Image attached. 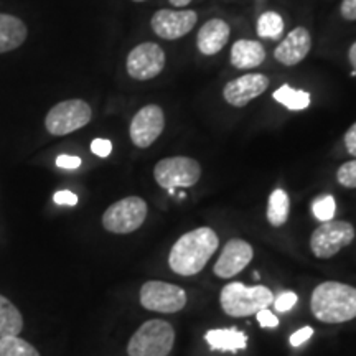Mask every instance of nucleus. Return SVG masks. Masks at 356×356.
I'll return each instance as SVG.
<instances>
[{
	"mask_svg": "<svg viewBox=\"0 0 356 356\" xmlns=\"http://www.w3.org/2000/svg\"><path fill=\"white\" fill-rule=\"evenodd\" d=\"M218 246H220V238L208 226L188 231L173 244L168 256V266L173 273L184 277L195 275L204 269Z\"/></svg>",
	"mask_w": 356,
	"mask_h": 356,
	"instance_id": "obj_1",
	"label": "nucleus"
},
{
	"mask_svg": "<svg viewBox=\"0 0 356 356\" xmlns=\"http://www.w3.org/2000/svg\"><path fill=\"white\" fill-rule=\"evenodd\" d=\"M314 317L323 323H345L356 318V289L327 280L315 287L310 297Z\"/></svg>",
	"mask_w": 356,
	"mask_h": 356,
	"instance_id": "obj_2",
	"label": "nucleus"
},
{
	"mask_svg": "<svg viewBox=\"0 0 356 356\" xmlns=\"http://www.w3.org/2000/svg\"><path fill=\"white\" fill-rule=\"evenodd\" d=\"M220 304L229 317H251L274 304V293L264 286L248 287L243 282H231L222 287Z\"/></svg>",
	"mask_w": 356,
	"mask_h": 356,
	"instance_id": "obj_3",
	"label": "nucleus"
},
{
	"mask_svg": "<svg viewBox=\"0 0 356 356\" xmlns=\"http://www.w3.org/2000/svg\"><path fill=\"white\" fill-rule=\"evenodd\" d=\"M175 345V330L165 320L154 318L140 325L127 343L129 356H167Z\"/></svg>",
	"mask_w": 356,
	"mask_h": 356,
	"instance_id": "obj_4",
	"label": "nucleus"
},
{
	"mask_svg": "<svg viewBox=\"0 0 356 356\" xmlns=\"http://www.w3.org/2000/svg\"><path fill=\"white\" fill-rule=\"evenodd\" d=\"M155 181L168 190V193H175V188H190L197 185L202 178V165L191 157H167L157 162L154 168Z\"/></svg>",
	"mask_w": 356,
	"mask_h": 356,
	"instance_id": "obj_5",
	"label": "nucleus"
},
{
	"mask_svg": "<svg viewBox=\"0 0 356 356\" xmlns=\"http://www.w3.org/2000/svg\"><path fill=\"white\" fill-rule=\"evenodd\" d=\"M92 119V109L83 99L61 101L48 111L44 127L51 136H68L88 126Z\"/></svg>",
	"mask_w": 356,
	"mask_h": 356,
	"instance_id": "obj_6",
	"label": "nucleus"
},
{
	"mask_svg": "<svg viewBox=\"0 0 356 356\" xmlns=\"http://www.w3.org/2000/svg\"><path fill=\"white\" fill-rule=\"evenodd\" d=\"M147 213V203L140 197H126L111 204L102 215V226L106 231L114 234L134 233L144 225Z\"/></svg>",
	"mask_w": 356,
	"mask_h": 356,
	"instance_id": "obj_7",
	"label": "nucleus"
},
{
	"mask_svg": "<svg viewBox=\"0 0 356 356\" xmlns=\"http://www.w3.org/2000/svg\"><path fill=\"white\" fill-rule=\"evenodd\" d=\"M355 228L348 221H325L310 236V249L318 259H330L355 239Z\"/></svg>",
	"mask_w": 356,
	"mask_h": 356,
	"instance_id": "obj_8",
	"label": "nucleus"
},
{
	"mask_svg": "<svg viewBox=\"0 0 356 356\" xmlns=\"http://www.w3.org/2000/svg\"><path fill=\"white\" fill-rule=\"evenodd\" d=\"M167 56L163 48L154 42H144L129 51L126 60L127 74L136 81L157 78L165 68Z\"/></svg>",
	"mask_w": 356,
	"mask_h": 356,
	"instance_id": "obj_9",
	"label": "nucleus"
},
{
	"mask_svg": "<svg viewBox=\"0 0 356 356\" xmlns=\"http://www.w3.org/2000/svg\"><path fill=\"white\" fill-rule=\"evenodd\" d=\"M140 305L159 314H177L186 305V292L162 280H149L140 289Z\"/></svg>",
	"mask_w": 356,
	"mask_h": 356,
	"instance_id": "obj_10",
	"label": "nucleus"
},
{
	"mask_svg": "<svg viewBox=\"0 0 356 356\" xmlns=\"http://www.w3.org/2000/svg\"><path fill=\"white\" fill-rule=\"evenodd\" d=\"M198 13L185 8H160L150 19V26L159 38L180 40L195 29Z\"/></svg>",
	"mask_w": 356,
	"mask_h": 356,
	"instance_id": "obj_11",
	"label": "nucleus"
},
{
	"mask_svg": "<svg viewBox=\"0 0 356 356\" xmlns=\"http://www.w3.org/2000/svg\"><path fill=\"white\" fill-rule=\"evenodd\" d=\"M163 129H165L163 109L157 104H147L132 118L129 136L134 145L139 149H147L162 136Z\"/></svg>",
	"mask_w": 356,
	"mask_h": 356,
	"instance_id": "obj_12",
	"label": "nucleus"
},
{
	"mask_svg": "<svg viewBox=\"0 0 356 356\" xmlns=\"http://www.w3.org/2000/svg\"><path fill=\"white\" fill-rule=\"evenodd\" d=\"M269 88V78L261 73H248L231 79L222 89V97L233 108H244L256 97L264 95Z\"/></svg>",
	"mask_w": 356,
	"mask_h": 356,
	"instance_id": "obj_13",
	"label": "nucleus"
},
{
	"mask_svg": "<svg viewBox=\"0 0 356 356\" xmlns=\"http://www.w3.org/2000/svg\"><path fill=\"white\" fill-rule=\"evenodd\" d=\"M252 257H254V249L251 244L244 239H231L218 257L213 273L220 279L234 277L243 269H246Z\"/></svg>",
	"mask_w": 356,
	"mask_h": 356,
	"instance_id": "obj_14",
	"label": "nucleus"
},
{
	"mask_svg": "<svg viewBox=\"0 0 356 356\" xmlns=\"http://www.w3.org/2000/svg\"><path fill=\"white\" fill-rule=\"evenodd\" d=\"M312 50V37L305 26H296L286 38L277 44L274 58L284 66H296L304 61Z\"/></svg>",
	"mask_w": 356,
	"mask_h": 356,
	"instance_id": "obj_15",
	"label": "nucleus"
},
{
	"mask_svg": "<svg viewBox=\"0 0 356 356\" xmlns=\"http://www.w3.org/2000/svg\"><path fill=\"white\" fill-rule=\"evenodd\" d=\"M231 29L228 22L222 19H211L204 22L197 35L198 51L204 56H213L220 53L228 44Z\"/></svg>",
	"mask_w": 356,
	"mask_h": 356,
	"instance_id": "obj_16",
	"label": "nucleus"
},
{
	"mask_svg": "<svg viewBox=\"0 0 356 356\" xmlns=\"http://www.w3.org/2000/svg\"><path fill=\"white\" fill-rule=\"evenodd\" d=\"M266 48L256 40H238L231 47L229 61L236 70H252L264 63Z\"/></svg>",
	"mask_w": 356,
	"mask_h": 356,
	"instance_id": "obj_17",
	"label": "nucleus"
},
{
	"mask_svg": "<svg viewBox=\"0 0 356 356\" xmlns=\"http://www.w3.org/2000/svg\"><path fill=\"white\" fill-rule=\"evenodd\" d=\"M29 29L19 17L0 13V55L13 51L25 43Z\"/></svg>",
	"mask_w": 356,
	"mask_h": 356,
	"instance_id": "obj_18",
	"label": "nucleus"
},
{
	"mask_svg": "<svg viewBox=\"0 0 356 356\" xmlns=\"http://www.w3.org/2000/svg\"><path fill=\"white\" fill-rule=\"evenodd\" d=\"M204 340H207L208 346L213 351L236 353V351L248 348V335L236 330V328H216V330H210L204 335Z\"/></svg>",
	"mask_w": 356,
	"mask_h": 356,
	"instance_id": "obj_19",
	"label": "nucleus"
},
{
	"mask_svg": "<svg viewBox=\"0 0 356 356\" xmlns=\"http://www.w3.org/2000/svg\"><path fill=\"white\" fill-rule=\"evenodd\" d=\"M24 330V317L20 310L7 297L0 296V338L19 337Z\"/></svg>",
	"mask_w": 356,
	"mask_h": 356,
	"instance_id": "obj_20",
	"label": "nucleus"
},
{
	"mask_svg": "<svg viewBox=\"0 0 356 356\" xmlns=\"http://www.w3.org/2000/svg\"><path fill=\"white\" fill-rule=\"evenodd\" d=\"M289 213H291V198H289L287 191L282 188H275L270 193L269 202H267V221L279 228V226L286 225L289 220Z\"/></svg>",
	"mask_w": 356,
	"mask_h": 356,
	"instance_id": "obj_21",
	"label": "nucleus"
},
{
	"mask_svg": "<svg viewBox=\"0 0 356 356\" xmlns=\"http://www.w3.org/2000/svg\"><path fill=\"white\" fill-rule=\"evenodd\" d=\"M273 97L289 111H304L310 106V95L304 89H296L291 84H282L275 89Z\"/></svg>",
	"mask_w": 356,
	"mask_h": 356,
	"instance_id": "obj_22",
	"label": "nucleus"
},
{
	"mask_svg": "<svg viewBox=\"0 0 356 356\" xmlns=\"http://www.w3.org/2000/svg\"><path fill=\"white\" fill-rule=\"evenodd\" d=\"M284 19L280 17V13L277 12H264L261 13L259 19H257V25H256V30H257V35H259V38H264V40H279L282 38L284 35Z\"/></svg>",
	"mask_w": 356,
	"mask_h": 356,
	"instance_id": "obj_23",
	"label": "nucleus"
},
{
	"mask_svg": "<svg viewBox=\"0 0 356 356\" xmlns=\"http://www.w3.org/2000/svg\"><path fill=\"white\" fill-rule=\"evenodd\" d=\"M0 356H40L32 343L20 337L0 338Z\"/></svg>",
	"mask_w": 356,
	"mask_h": 356,
	"instance_id": "obj_24",
	"label": "nucleus"
},
{
	"mask_svg": "<svg viewBox=\"0 0 356 356\" xmlns=\"http://www.w3.org/2000/svg\"><path fill=\"white\" fill-rule=\"evenodd\" d=\"M312 213L318 221H332L337 213V202L332 195H320L312 202Z\"/></svg>",
	"mask_w": 356,
	"mask_h": 356,
	"instance_id": "obj_25",
	"label": "nucleus"
},
{
	"mask_svg": "<svg viewBox=\"0 0 356 356\" xmlns=\"http://www.w3.org/2000/svg\"><path fill=\"white\" fill-rule=\"evenodd\" d=\"M337 181L345 188H356V160L345 162L337 170Z\"/></svg>",
	"mask_w": 356,
	"mask_h": 356,
	"instance_id": "obj_26",
	"label": "nucleus"
},
{
	"mask_svg": "<svg viewBox=\"0 0 356 356\" xmlns=\"http://www.w3.org/2000/svg\"><path fill=\"white\" fill-rule=\"evenodd\" d=\"M297 300H299V297L296 292H282L277 299H274V309L279 314H286V312L293 309Z\"/></svg>",
	"mask_w": 356,
	"mask_h": 356,
	"instance_id": "obj_27",
	"label": "nucleus"
},
{
	"mask_svg": "<svg viewBox=\"0 0 356 356\" xmlns=\"http://www.w3.org/2000/svg\"><path fill=\"white\" fill-rule=\"evenodd\" d=\"M91 152L97 155V157L106 159L113 152V144L108 139H95L91 142Z\"/></svg>",
	"mask_w": 356,
	"mask_h": 356,
	"instance_id": "obj_28",
	"label": "nucleus"
},
{
	"mask_svg": "<svg viewBox=\"0 0 356 356\" xmlns=\"http://www.w3.org/2000/svg\"><path fill=\"white\" fill-rule=\"evenodd\" d=\"M257 317V322H259V325L262 328H275L279 327V318L275 317V315L270 312L269 309H262L256 314Z\"/></svg>",
	"mask_w": 356,
	"mask_h": 356,
	"instance_id": "obj_29",
	"label": "nucleus"
},
{
	"mask_svg": "<svg viewBox=\"0 0 356 356\" xmlns=\"http://www.w3.org/2000/svg\"><path fill=\"white\" fill-rule=\"evenodd\" d=\"M53 202L56 204H65V207H74L78 204V197L70 190H60L53 195Z\"/></svg>",
	"mask_w": 356,
	"mask_h": 356,
	"instance_id": "obj_30",
	"label": "nucleus"
},
{
	"mask_svg": "<svg viewBox=\"0 0 356 356\" xmlns=\"http://www.w3.org/2000/svg\"><path fill=\"white\" fill-rule=\"evenodd\" d=\"M56 167L74 170V168L81 167V159L76 155H60V157H56Z\"/></svg>",
	"mask_w": 356,
	"mask_h": 356,
	"instance_id": "obj_31",
	"label": "nucleus"
},
{
	"mask_svg": "<svg viewBox=\"0 0 356 356\" xmlns=\"http://www.w3.org/2000/svg\"><path fill=\"white\" fill-rule=\"evenodd\" d=\"M312 335H314V328H312V327L300 328V330H297L291 337V345L292 346H300L302 343H305L307 340H310Z\"/></svg>",
	"mask_w": 356,
	"mask_h": 356,
	"instance_id": "obj_32",
	"label": "nucleus"
},
{
	"mask_svg": "<svg viewBox=\"0 0 356 356\" xmlns=\"http://www.w3.org/2000/svg\"><path fill=\"white\" fill-rule=\"evenodd\" d=\"M340 13L345 20L355 22L356 20V0H341Z\"/></svg>",
	"mask_w": 356,
	"mask_h": 356,
	"instance_id": "obj_33",
	"label": "nucleus"
},
{
	"mask_svg": "<svg viewBox=\"0 0 356 356\" xmlns=\"http://www.w3.org/2000/svg\"><path fill=\"white\" fill-rule=\"evenodd\" d=\"M345 147L346 152L356 157V122L345 134Z\"/></svg>",
	"mask_w": 356,
	"mask_h": 356,
	"instance_id": "obj_34",
	"label": "nucleus"
},
{
	"mask_svg": "<svg viewBox=\"0 0 356 356\" xmlns=\"http://www.w3.org/2000/svg\"><path fill=\"white\" fill-rule=\"evenodd\" d=\"M348 60H350V65L353 66V71L356 73V42L350 47V50H348Z\"/></svg>",
	"mask_w": 356,
	"mask_h": 356,
	"instance_id": "obj_35",
	"label": "nucleus"
},
{
	"mask_svg": "<svg viewBox=\"0 0 356 356\" xmlns=\"http://www.w3.org/2000/svg\"><path fill=\"white\" fill-rule=\"evenodd\" d=\"M168 2L172 3L173 8H185V7H188L193 0H168Z\"/></svg>",
	"mask_w": 356,
	"mask_h": 356,
	"instance_id": "obj_36",
	"label": "nucleus"
},
{
	"mask_svg": "<svg viewBox=\"0 0 356 356\" xmlns=\"http://www.w3.org/2000/svg\"><path fill=\"white\" fill-rule=\"evenodd\" d=\"M132 2H145V0H132Z\"/></svg>",
	"mask_w": 356,
	"mask_h": 356,
	"instance_id": "obj_37",
	"label": "nucleus"
}]
</instances>
